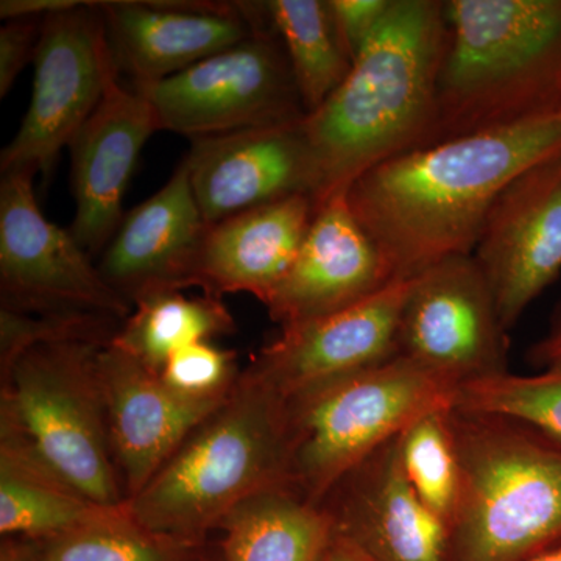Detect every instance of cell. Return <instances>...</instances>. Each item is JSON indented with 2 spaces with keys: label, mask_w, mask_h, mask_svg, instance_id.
Returning a JSON list of instances; mask_svg holds the SVG:
<instances>
[{
  "label": "cell",
  "mask_w": 561,
  "mask_h": 561,
  "mask_svg": "<svg viewBox=\"0 0 561 561\" xmlns=\"http://www.w3.org/2000/svg\"><path fill=\"white\" fill-rule=\"evenodd\" d=\"M225 561H323L335 538L324 505L294 486L262 491L220 524Z\"/></svg>",
  "instance_id": "603a6c76"
},
{
  "label": "cell",
  "mask_w": 561,
  "mask_h": 561,
  "mask_svg": "<svg viewBox=\"0 0 561 561\" xmlns=\"http://www.w3.org/2000/svg\"><path fill=\"white\" fill-rule=\"evenodd\" d=\"M411 278L330 316L283 328L250 371L284 401L398 356V327Z\"/></svg>",
  "instance_id": "5bb4252c"
},
{
  "label": "cell",
  "mask_w": 561,
  "mask_h": 561,
  "mask_svg": "<svg viewBox=\"0 0 561 561\" xmlns=\"http://www.w3.org/2000/svg\"><path fill=\"white\" fill-rule=\"evenodd\" d=\"M158 128L142 91L110 81L102 101L73 136L70 187L76 201L72 232L90 256L102 254L124 219V197L144 146Z\"/></svg>",
  "instance_id": "e0dca14e"
},
{
  "label": "cell",
  "mask_w": 561,
  "mask_h": 561,
  "mask_svg": "<svg viewBox=\"0 0 561 561\" xmlns=\"http://www.w3.org/2000/svg\"><path fill=\"white\" fill-rule=\"evenodd\" d=\"M460 496L449 561H529L561 542V445L516 421L449 409Z\"/></svg>",
  "instance_id": "5b68a950"
},
{
  "label": "cell",
  "mask_w": 561,
  "mask_h": 561,
  "mask_svg": "<svg viewBox=\"0 0 561 561\" xmlns=\"http://www.w3.org/2000/svg\"><path fill=\"white\" fill-rule=\"evenodd\" d=\"M529 561H561V542L556 548L549 549Z\"/></svg>",
  "instance_id": "d590c367"
},
{
  "label": "cell",
  "mask_w": 561,
  "mask_h": 561,
  "mask_svg": "<svg viewBox=\"0 0 561 561\" xmlns=\"http://www.w3.org/2000/svg\"><path fill=\"white\" fill-rule=\"evenodd\" d=\"M80 5L79 0H2L0 18L3 21L14 18H47Z\"/></svg>",
  "instance_id": "1f68e13d"
},
{
  "label": "cell",
  "mask_w": 561,
  "mask_h": 561,
  "mask_svg": "<svg viewBox=\"0 0 561 561\" xmlns=\"http://www.w3.org/2000/svg\"><path fill=\"white\" fill-rule=\"evenodd\" d=\"M445 46V2L393 0L341 87L302 121L317 209L376 165L426 146Z\"/></svg>",
  "instance_id": "7a4b0ae2"
},
{
  "label": "cell",
  "mask_w": 561,
  "mask_h": 561,
  "mask_svg": "<svg viewBox=\"0 0 561 561\" xmlns=\"http://www.w3.org/2000/svg\"><path fill=\"white\" fill-rule=\"evenodd\" d=\"M346 192L317 209L297 257L264 305L280 328L342 311L394 280L389 262L354 217Z\"/></svg>",
  "instance_id": "ac0fdd59"
},
{
  "label": "cell",
  "mask_w": 561,
  "mask_h": 561,
  "mask_svg": "<svg viewBox=\"0 0 561 561\" xmlns=\"http://www.w3.org/2000/svg\"><path fill=\"white\" fill-rule=\"evenodd\" d=\"M529 357L538 367L548 368L561 364V308L548 334L531 346Z\"/></svg>",
  "instance_id": "d6a6232c"
},
{
  "label": "cell",
  "mask_w": 561,
  "mask_h": 561,
  "mask_svg": "<svg viewBox=\"0 0 561 561\" xmlns=\"http://www.w3.org/2000/svg\"><path fill=\"white\" fill-rule=\"evenodd\" d=\"M449 409L424 413L400 434L401 460L409 482L423 504L448 527L460 496V461Z\"/></svg>",
  "instance_id": "83f0119b"
},
{
  "label": "cell",
  "mask_w": 561,
  "mask_h": 561,
  "mask_svg": "<svg viewBox=\"0 0 561 561\" xmlns=\"http://www.w3.org/2000/svg\"><path fill=\"white\" fill-rule=\"evenodd\" d=\"M124 505V504H122ZM51 471L10 421L0 438V531L43 541L110 515Z\"/></svg>",
  "instance_id": "7402d4cb"
},
{
  "label": "cell",
  "mask_w": 561,
  "mask_h": 561,
  "mask_svg": "<svg viewBox=\"0 0 561 561\" xmlns=\"http://www.w3.org/2000/svg\"><path fill=\"white\" fill-rule=\"evenodd\" d=\"M323 505L335 534L371 561H449L448 524L409 482L400 435L345 476Z\"/></svg>",
  "instance_id": "d6986e66"
},
{
  "label": "cell",
  "mask_w": 561,
  "mask_h": 561,
  "mask_svg": "<svg viewBox=\"0 0 561 561\" xmlns=\"http://www.w3.org/2000/svg\"><path fill=\"white\" fill-rule=\"evenodd\" d=\"M302 121L191 140L184 160L206 224L294 195L313 198L316 165Z\"/></svg>",
  "instance_id": "2e32d148"
},
{
  "label": "cell",
  "mask_w": 561,
  "mask_h": 561,
  "mask_svg": "<svg viewBox=\"0 0 561 561\" xmlns=\"http://www.w3.org/2000/svg\"><path fill=\"white\" fill-rule=\"evenodd\" d=\"M135 306L111 343L158 373L184 346L234 330L231 313L216 295L190 298L181 290H161Z\"/></svg>",
  "instance_id": "cb8c5ba5"
},
{
  "label": "cell",
  "mask_w": 561,
  "mask_h": 561,
  "mask_svg": "<svg viewBox=\"0 0 561 561\" xmlns=\"http://www.w3.org/2000/svg\"><path fill=\"white\" fill-rule=\"evenodd\" d=\"M108 342L54 341L32 346L7 370L2 419L41 460L91 501L122 505L98 356Z\"/></svg>",
  "instance_id": "52a82bcc"
},
{
  "label": "cell",
  "mask_w": 561,
  "mask_h": 561,
  "mask_svg": "<svg viewBox=\"0 0 561 561\" xmlns=\"http://www.w3.org/2000/svg\"><path fill=\"white\" fill-rule=\"evenodd\" d=\"M279 486H294L286 401L249 370L127 507L154 534L201 542L243 502Z\"/></svg>",
  "instance_id": "277c9868"
},
{
  "label": "cell",
  "mask_w": 561,
  "mask_h": 561,
  "mask_svg": "<svg viewBox=\"0 0 561 561\" xmlns=\"http://www.w3.org/2000/svg\"><path fill=\"white\" fill-rule=\"evenodd\" d=\"M472 257L511 330L561 273V150L501 192Z\"/></svg>",
  "instance_id": "7c38bea8"
},
{
  "label": "cell",
  "mask_w": 561,
  "mask_h": 561,
  "mask_svg": "<svg viewBox=\"0 0 561 561\" xmlns=\"http://www.w3.org/2000/svg\"><path fill=\"white\" fill-rule=\"evenodd\" d=\"M457 386L402 356L286 401L291 485L323 505L345 476L424 413L453 408Z\"/></svg>",
  "instance_id": "8992f818"
},
{
  "label": "cell",
  "mask_w": 561,
  "mask_h": 561,
  "mask_svg": "<svg viewBox=\"0 0 561 561\" xmlns=\"http://www.w3.org/2000/svg\"><path fill=\"white\" fill-rule=\"evenodd\" d=\"M264 3L308 116L341 87L353 61L343 49L327 0H268Z\"/></svg>",
  "instance_id": "d4e9b609"
},
{
  "label": "cell",
  "mask_w": 561,
  "mask_h": 561,
  "mask_svg": "<svg viewBox=\"0 0 561 561\" xmlns=\"http://www.w3.org/2000/svg\"><path fill=\"white\" fill-rule=\"evenodd\" d=\"M142 92L153 105L160 131L191 140L306 117L286 51L271 24Z\"/></svg>",
  "instance_id": "ba28073f"
},
{
  "label": "cell",
  "mask_w": 561,
  "mask_h": 561,
  "mask_svg": "<svg viewBox=\"0 0 561 561\" xmlns=\"http://www.w3.org/2000/svg\"><path fill=\"white\" fill-rule=\"evenodd\" d=\"M0 561H44L38 546L32 540H7L0 548Z\"/></svg>",
  "instance_id": "836d02e7"
},
{
  "label": "cell",
  "mask_w": 561,
  "mask_h": 561,
  "mask_svg": "<svg viewBox=\"0 0 561 561\" xmlns=\"http://www.w3.org/2000/svg\"><path fill=\"white\" fill-rule=\"evenodd\" d=\"M430 144L561 108V0H448Z\"/></svg>",
  "instance_id": "3957f363"
},
{
  "label": "cell",
  "mask_w": 561,
  "mask_h": 561,
  "mask_svg": "<svg viewBox=\"0 0 561 561\" xmlns=\"http://www.w3.org/2000/svg\"><path fill=\"white\" fill-rule=\"evenodd\" d=\"M32 101L20 130L0 154V172L49 176L110 81L119 77L99 2L44 18Z\"/></svg>",
  "instance_id": "9c48e42d"
},
{
  "label": "cell",
  "mask_w": 561,
  "mask_h": 561,
  "mask_svg": "<svg viewBox=\"0 0 561 561\" xmlns=\"http://www.w3.org/2000/svg\"><path fill=\"white\" fill-rule=\"evenodd\" d=\"M453 408L516 421L561 445V364L531 376L505 371L461 383Z\"/></svg>",
  "instance_id": "4316f807"
},
{
  "label": "cell",
  "mask_w": 561,
  "mask_h": 561,
  "mask_svg": "<svg viewBox=\"0 0 561 561\" xmlns=\"http://www.w3.org/2000/svg\"><path fill=\"white\" fill-rule=\"evenodd\" d=\"M236 357L210 342H198L173 353L161 378L191 397H225L236 386Z\"/></svg>",
  "instance_id": "f1b7e54d"
},
{
  "label": "cell",
  "mask_w": 561,
  "mask_h": 561,
  "mask_svg": "<svg viewBox=\"0 0 561 561\" xmlns=\"http://www.w3.org/2000/svg\"><path fill=\"white\" fill-rule=\"evenodd\" d=\"M35 542L44 561H201V542L146 529L127 502L101 519Z\"/></svg>",
  "instance_id": "484cf974"
},
{
  "label": "cell",
  "mask_w": 561,
  "mask_h": 561,
  "mask_svg": "<svg viewBox=\"0 0 561 561\" xmlns=\"http://www.w3.org/2000/svg\"><path fill=\"white\" fill-rule=\"evenodd\" d=\"M343 49L356 60L386 20L393 0H327Z\"/></svg>",
  "instance_id": "f546056e"
},
{
  "label": "cell",
  "mask_w": 561,
  "mask_h": 561,
  "mask_svg": "<svg viewBox=\"0 0 561 561\" xmlns=\"http://www.w3.org/2000/svg\"><path fill=\"white\" fill-rule=\"evenodd\" d=\"M398 356L461 386L507 370V330L472 254H453L411 278Z\"/></svg>",
  "instance_id": "8fae6325"
},
{
  "label": "cell",
  "mask_w": 561,
  "mask_h": 561,
  "mask_svg": "<svg viewBox=\"0 0 561 561\" xmlns=\"http://www.w3.org/2000/svg\"><path fill=\"white\" fill-rule=\"evenodd\" d=\"M98 373L111 446L125 479L127 501L154 478L231 393L209 398L181 393L161 378V373L111 341L99 351Z\"/></svg>",
  "instance_id": "9a60e30c"
},
{
  "label": "cell",
  "mask_w": 561,
  "mask_h": 561,
  "mask_svg": "<svg viewBox=\"0 0 561 561\" xmlns=\"http://www.w3.org/2000/svg\"><path fill=\"white\" fill-rule=\"evenodd\" d=\"M44 18H14L0 28V99L16 83L22 70L35 60Z\"/></svg>",
  "instance_id": "4dcf8cb0"
},
{
  "label": "cell",
  "mask_w": 561,
  "mask_h": 561,
  "mask_svg": "<svg viewBox=\"0 0 561 561\" xmlns=\"http://www.w3.org/2000/svg\"><path fill=\"white\" fill-rule=\"evenodd\" d=\"M311 195H294L209 225L194 272L206 294L253 295L265 305L286 276L313 216Z\"/></svg>",
  "instance_id": "44dd1931"
},
{
  "label": "cell",
  "mask_w": 561,
  "mask_h": 561,
  "mask_svg": "<svg viewBox=\"0 0 561 561\" xmlns=\"http://www.w3.org/2000/svg\"><path fill=\"white\" fill-rule=\"evenodd\" d=\"M208 228L183 160L160 191L124 214L99 272L130 305L154 291L186 289Z\"/></svg>",
  "instance_id": "ffe728a7"
},
{
  "label": "cell",
  "mask_w": 561,
  "mask_h": 561,
  "mask_svg": "<svg viewBox=\"0 0 561 561\" xmlns=\"http://www.w3.org/2000/svg\"><path fill=\"white\" fill-rule=\"evenodd\" d=\"M111 54L135 90H147L267 27L264 2H99Z\"/></svg>",
  "instance_id": "4fadbf2b"
},
{
  "label": "cell",
  "mask_w": 561,
  "mask_h": 561,
  "mask_svg": "<svg viewBox=\"0 0 561 561\" xmlns=\"http://www.w3.org/2000/svg\"><path fill=\"white\" fill-rule=\"evenodd\" d=\"M35 175L7 173L0 183L2 308L43 316H130V302L103 279L72 232L41 213Z\"/></svg>",
  "instance_id": "30bf717a"
},
{
  "label": "cell",
  "mask_w": 561,
  "mask_h": 561,
  "mask_svg": "<svg viewBox=\"0 0 561 561\" xmlns=\"http://www.w3.org/2000/svg\"><path fill=\"white\" fill-rule=\"evenodd\" d=\"M560 150L557 108L405 151L365 172L346 197L394 279H408L472 254L501 192Z\"/></svg>",
  "instance_id": "6da1fadb"
},
{
  "label": "cell",
  "mask_w": 561,
  "mask_h": 561,
  "mask_svg": "<svg viewBox=\"0 0 561 561\" xmlns=\"http://www.w3.org/2000/svg\"><path fill=\"white\" fill-rule=\"evenodd\" d=\"M323 561H371L353 542L335 534L330 551L324 556Z\"/></svg>",
  "instance_id": "e575fe53"
}]
</instances>
